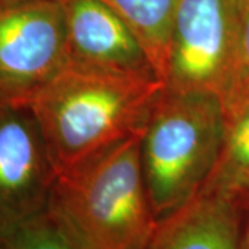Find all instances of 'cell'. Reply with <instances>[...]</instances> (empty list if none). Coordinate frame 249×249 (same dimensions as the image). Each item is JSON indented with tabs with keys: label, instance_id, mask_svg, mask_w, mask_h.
<instances>
[{
	"label": "cell",
	"instance_id": "277c9868",
	"mask_svg": "<svg viewBox=\"0 0 249 249\" xmlns=\"http://www.w3.org/2000/svg\"><path fill=\"white\" fill-rule=\"evenodd\" d=\"M240 27V0H180L170 28L165 88L214 96L223 104L235 75Z\"/></svg>",
	"mask_w": 249,
	"mask_h": 249
},
{
	"label": "cell",
	"instance_id": "9c48e42d",
	"mask_svg": "<svg viewBox=\"0 0 249 249\" xmlns=\"http://www.w3.org/2000/svg\"><path fill=\"white\" fill-rule=\"evenodd\" d=\"M133 31L162 80L172 22L180 0H101Z\"/></svg>",
	"mask_w": 249,
	"mask_h": 249
},
{
	"label": "cell",
	"instance_id": "30bf717a",
	"mask_svg": "<svg viewBox=\"0 0 249 249\" xmlns=\"http://www.w3.org/2000/svg\"><path fill=\"white\" fill-rule=\"evenodd\" d=\"M204 187L241 201L249 194V100L226 112L222 151Z\"/></svg>",
	"mask_w": 249,
	"mask_h": 249
},
{
	"label": "cell",
	"instance_id": "ba28073f",
	"mask_svg": "<svg viewBox=\"0 0 249 249\" xmlns=\"http://www.w3.org/2000/svg\"><path fill=\"white\" fill-rule=\"evenodd\" d=\"M244 201L202 187L158 222L145 249H238Z\"/></svg>",
	"mask_w": 249,
	"mask_h": 249
},
{
	"label": "cell",
	"instance_id": "52a82bcc",
	"mask_svg": "<svg viewBox=\"0 0 249 249\" xmlns=\"http://www.w3.org/2000/svg\"><path fill=\"white\" fill-rule=\"evenodd\" d=\"M62 4L68 61L106 71L157 76L133 31L106 3L62 0Z\"/></svg>",
	"mask_w": 249,
	"mask_h": 249
},
{
	"label": "cell",
	"instance_id": "8fae6325",
	"mask_svg": "<svg viewBox=\"0 0 249 249\" xmlns=\"http://www.w3.org/2000/svg\"><path fill=\"white\" fill-rule=\"evenodd\" d=\"M0 249H83L49 211L0 234Z\"/></svg>",
	"mask_w": 249,
	"mask_h": 249
},
{
	"label": "cell",
	"instance_id": "5bb4252c",
	"mask_svg": "<svg viewBox=\"0 0 249 249\" xmlns=\"http://www.w3.org/2000/svg\"><path fill=\"white\" fill-rule=\"evenodd\" d=\"M9 1H14V0H0V4H4V3H9Z\"/></svg>",
	"mask_w": 249,
	"mask_h": 249
},
{
	"label": "cell",
	"instance_id": "5b68a950",
	"mask_svg": "<svg viewBox=\"0 0 249 249\" xmlns=\"http://www.w3.org/2000/svg\"><path fill=\"white\" fill-rule=\"evenodd\" d=\"M67 62L62 0L0 4V101L27 104Z\"/></svg>",
	"mask_w": 249,
	"mask_h": 249
},
{
	"label": "cell",
	"instance_id": "7a4b0ae2",
	"mask_svg": "<svg viewBox=\"0 0 249 249\" xmlns=\"http://www.w3.org/2000/svg\"><path fill=\"white\" fill-rule=\"evenodd\" d=\"M142 133L58 173L47 211L83 249H145L158 226L140 158Z\"/></svg>",
	"mask_w": 249,
	"mask_h": 249
},
{
	"label": "cell",
	"instance_id": "7c38bea8",
	"mask_svg": "<svg viewBox=\"0 0 249 249\" xmlns=\"http://www.w3.org/2000/svg\"><path fill=\"white\" fill-rule=\"evenodd\" d=\"M240 3L241 27L237 67L230 93L223 103L224 112L231 111L249 100V0H240Z\"/></svg>",
	"mask_w": 249,
	"mask_h": 249
},
{
	"label": "cell",
	"instance_id": "4fadbf2b",
	"mask_svg": "<svg viewBox=\"0 0 249 249\" xmlns=\"http://www.w3.org/2000/svg\"><path fill=\"white\" fill-rule=\"evenodd\" d=\"M244 202L248 205V214H247V219H241L240 247H238V249H249V194L244 199Z\"/></svg>",
	"mask_w": 249,
	"mask_h": 249
},
{
	"label": "cell",
	"instance_id": "3957f363",
	"mask_svg": "<svg viewBox=\"0 0 249 249\" xmlns=\"http://www.w3.org/2000/svg\"><path fill=\"white\" fill-rule=\"evenodd\" d=\"M224 134L226 112L220 98L163 89L140 142L142 175L158 222L206 184Z\"/></svg>",
	"mask_w": 249,
	"mask_h": 249
},
{
	"label": "cell",
	"instance_id": "8992f818",
	"mask_svg": "<svg viewBox=\"0 0 249 249\" xmlns=\"http://www.w3.org/2000/svg\"><path fill=\"white\" fill-rule=\"evenodd\" d=\"M57 176L31 107L0 101V234L47 211Z\"/></svg>",
	"mask_w": 249,
	"mask_h": 249
},
{
	"label": "cell",
	"instance_id": "6da1fadb",
	"mask_svg": "<svg viewBox=\"0 0 249 249\" xmlns=\"http://www.w3.org/2000/svg\"><path fill=\"white\" fill-rule=\"evenodd\" d=\"M163 89L154 75L68 61L27 104L60 173L142 133Z\"/></svg>",
	"mask_w": 249,
	"mask_h": 249
}]
</instances>
